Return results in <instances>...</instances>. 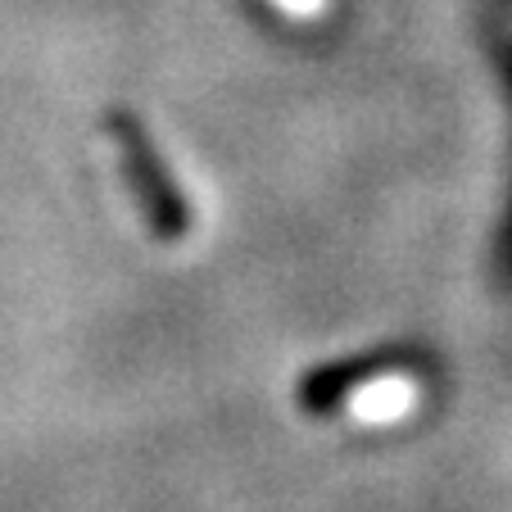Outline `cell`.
<instances>
[{
	"label": "cell",
	"mask_w": 512,
	"mask_h": 512,
	"mask_svg": "<svg viewBox=\"0 0 512 512\" xmlns=\"http://www.w3.org/2000/svg\"><path fill=\"white\" fill-rule=\"evenodd\" d=\"M422 395L417 368L399 354H368L349 358L336 368H318L300 386V404L318 417H331L345 408L358 422H390L404 417Z\"/></svg>",
	"instance_id": "cell-1"
},
{
	"label": "cell",
	"mask_w": 512,
	"mask_h": 512,
	"mask_svg": "<svg viewBox=\"0 0 512 512\" xmlns=\"http://www.w3.org/2000/svg\"><path fill=\"white\" fill-rule=\"evenodd\" d=\"M105 132L114 136L118 164H123V177H127V191H132L141 218L150 223V232H155L159 241H168V245L186 241V232H191V209H186L182 191L173 186V177H168L155 141L145 136V127L136 123L132 114H109Z\"/></svg>",
	"instance_id": "cell-2"
},
{
	"label": "cell",
	"mask_w": 512,
	"mask_h": 512,
	"mask_svg": "<svg viewBox=\"0 0 512 512\" xmlns=\"http://www.w3.org/2000/svg\"><path fill=\"white\" fill-rule=\"evenodd\" d=\"M281 14H290V19H322V14L336 5V0H272Z\"/></svg>",
	"instance_id": "cell-3"
}]
</instances>
